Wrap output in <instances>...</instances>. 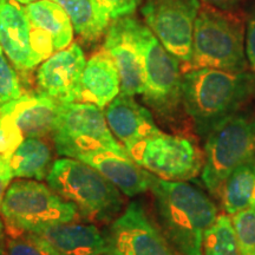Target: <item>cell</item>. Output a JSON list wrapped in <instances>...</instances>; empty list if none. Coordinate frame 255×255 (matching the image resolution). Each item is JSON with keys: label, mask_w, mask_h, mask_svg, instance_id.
<instances>
[{"label": "cell", "mask_w": 255, "mask_h": 255, "mask_svg": "<svg viewBox=\"0 0 255 255\" xmlns=\"http://www.w3.org/2000/svg\"><path fill=\"white\" fill-rule=\"evenodd\" d=\"M128 155L139 167L162 180H193L203 168V154L191 139L183 136L159 132L137 142Z\"/></svg>", "instance_id": "9c48e42d"}, {"label": "cell", "mask_w": 255, "mask_h": 255, "mask_svg": "<svg viewBox=\"0 0 255 255\" xmlns=\"http://www.w3.org/2000/svg\"><path fill=\"white\" fill-rule=\"evenodd\" d=\"M13 177L14 176L11 167H9L8 159L0 154V205H1L6 190L8 189Z\"/></svg>", "instance_id": "4dcf8cb0"}, {"label": "cell", "mask_w": 255, "mask_h": 255, "mask_svg": "<svg viewBox=\"0 0 255 255\" xmlns=\"http://www.w3.org/2000/svg\"><path fill=\"white\" fill-rule=\"evenodd\" d=\"M199 0H145L142 7L146 26L171 55L189 64Z\"/></svg>", "instance_id": "30bf717a"}, {"label": "cell", "mask_w": 255, "mask_h": 255, "mask_svg": "<svg viewBox=\"0 0 255 255\" xmlns=\"http://www.w3.org/2000/svg\"><path fill=\"white\" fill-rule=\"evenodd\" d=\"M150 190L162 231L175 250L182 255H203V235L218 218L215 203L189 183L155 175Z\"/></svg>", "instance_id": "6da1fadb"}, {"label": "cell", "mask_w": 255, "mask_h": 255, "mask_svg": "<svg viewBox=\"0 0 255 255\" xmlns=\"http://www.w3.org/2000/svg\"><path fill=\"white\" fill-rule=\"evenodd\" d=\"M255 159V119L233 114L207 133L202 182L210 194L220 196L235 169Z\"/></svg>", "instance_id": "277c9868"}, {"label": "cell", "mask_w": 255, "mask_h": 255, "mask_svg": "<svg viewBox=\"0 0 255 255\" xmlns=\"http://www.w3.org/2000/svg\"><path fill=\"white\" fill-rule=\"evenodd\" d=\"M14 1H17V2H19V4H21V5H27V4H31V2L39 1V0H14Z\"/></svg>", "instance_id": "836d02e7"}, {"label": "cell", "mask_w": 255, "mask_h": 255, "mask_svg": "<svg viewBox=\"0 0 255 255\" xmlns=\"http://www.w3.org/2000/svg\"><path fill=\"white\" fill-rule=\"evenodd\" d=\"M58 4L71 20L73 30L87 41H96L110 25V18L98 5L97 0H52Z\"/></svg>", "instance_id": "7402d4cb"}, {"label": "cell", "mask_w": 255, "mask_h": 255, "mask_svg": "<svg viewBox=\"0 0 255 255\" xmlns=\"http://www.w3.org/2000/svg\"><path fill=\"white\" fill-rule=\"evenodd\" d=\"M190 69L246 71L245 33L238 19L215 8L199 11L193 32Z\"/></svg>", "instance_id": "5b68a950"}, {"label": "cell", "mask_w": 255, "mask_h": 255, "mask_svg": "<svg viewBox=\"0 0 255 255\" xmlns=\"http://www.w3.org/2000/svg\"><path fill=\"white\" fill-rule=\"evenodd\" d=\"M33 31L52 41L55 52L66 49L72 43L73 26L69 15L52 0H39L24 5Z\"/></svg>", "instance_id": "ffe728a7"}, {"label": "cell", "mask_w": 255, "mask_h": 255, "mask_svg": "<svg viewBox=\"0 0 255 255\" xmlns=\"http://www.w3.org/2000/svg\"><path fill=\"white\" fill-rule=\"evenodd\" d=\"M98 5L110 20L130 15L135 11L139 0H97Z\"/></svg>", "instance_id": "f1b7e54d"}, {"label": "cell", "mask_w": 255, "mask_h": 255, "mask_svg": "<svg viewBox=\"0 0 255 255\" xmlns=\"http://www.w3.org/2000/svg\"><path fill=\"white\" fill-rule=\"evenodd\" d=\"M104 114L111 132L126 151L135 143L161 132L150 111L133 96L120 94L108 105Z\"/></svg>", "instance_id": "9a60e30c"}, {"label": "cell", "mask_w": 255, "mask_h": 255, "mask_svg": "<svg viewBox=\"0 0 255 255\" xmlns=\"http://www.w3.org/2000/svg\"><path fill=\"white\" fill-rule=\"evenodd\" d=\"M207 4L212 5L213 7L222 9H231L238 4L239 0H205Z\"/></svg>", "instance_id": "1f68e13d"}, {"label": "cell", "mask_w": 255, "mask_h": 255, "mask_svg": "<svg viewBox=\"0 0 255 255\" xmlns=\"http://www.w3.org/2000/svg\"><path fill=\"white\" fill-rule=\"evenodd\" d=\"M240 255H255V208L231 215Z\"/></svg>", "instance_id": "d4e9b609"}, {"label": "cell", "mask_w": 255, "mask_h": 255, "mask_svg": "<svg viewBox=\"0 0 255 255\" xmlns=\"http://www.w3.org/2000/svg\"><path fill=\"white\" fill-rule=\"evenodd\" d=\"M5 255H59L41 240L37 235L32 233H23V234L11 235L6 240Z\"/></svg>", "instance_id": "484cf974"}, {"label": "cell", "mask_w": 255, "mask_h": 255, "mask_svg": "<svg viewBox=\"0 0 255 255\" xmlns=\"http://www.w3.org/2000/svg\"><path fill=\"white\" fill-rule=\"evenodd\" d=\"M144 64L145 103L163 117H173L182 104V75L176 57L162 45L150 28L132 19Z\"/></svg>", "instance_id": "ba28073f"}, {"label": "cell", "mask_w": 255, "mask_h": 255, "mask_svg": "<svg viewBox=\"0 0 255 255\" xmlns=\"http://www.w3.org/2000/svg\"><path fill=\"white\" fill-rule=\"evenodd\" d=\"M23 141V133L13 121L0 113V154L7 158Z\"/></svg>", "instance_id": "83f0119b"}, {"label": "cell", "mask_w": 255, "mask_h": 255, "mask_svg": "<svg viewBox=\"0 0 255 255\" xmlns=\"http://www.w3.org/2000/svg\"><path fill=\"white\" fill-rule=\"evenodd\" d=\"M203 255H240V250L233 227L232 218L228 214L218 218L203 235Z\"/></svg>", "instance_id": "cb8c5ba5"}, {"label": "cell", "mask_w": 255, "mask_h": 255, "mask_svg": "<svg viewBox=\"0 0 255 255\" xmlns=\"http://www.w3.org/2000/svg\"><path fill=\"white\" fill-rule=\"evenodd\" d=\"M14 177L26 180H46L52 167V151L43 138H24L7 157Z\"/></svg>", "instance_id": "44dd1931"}, {"label": "cell", "mask_w": 255, "mask_h": 255, "mask_svg": "<svg viewBox=\"0 0 255 255\" xmlns=\"http://www.w3.org/2000/svg\"><path fill=\"white\" fill-rule=\"evenodd\" d=\"M77 159L100 171L126 196L133 197L150 189L152 174L135 163L129 155L98 150L79 155Z\"/></svg>", "instance_id": "e0dca14e"}, {"label": "cell", "mask_w": 255, "mask_h": 255, "mask_svg": "<svg viewBox=\"0 0 255 255\" xmlns=\"http://www.w3.org/2000/svg\"><path fill=\"white\" fill-rule=\"evenodd\" d=\"M23 95L18 73L0 47V107Z\"/></svg>", "instance_id": "4316f807"}, {"label": "cell", "mask_w": 255, "mask_h": 255, "mask_svg": "<svg viewBox=\"0 0 255 255\" xmlns=\"http://www.w3.org/2000/svg\"><path fill=\"white\" fill-rule=\"evenodd\" d=\"M254 84L246 71L191 69L182 76V105L197 132L207 136L221 121L237 113Z\"/></svg>", "instance_id": "7a4b0ae2"}, {"label": "cell", "mask_w": 255, "mask_h": 255, "mask_svg": "<svg viewBox=\"0 0 255 255\" xmlns=\"http://www.w3.org/2000/svg\"><path fill=\"white\" fill-rule=\"evenodd\" d=\"M46 181L51 189L73 203L79 214L89 221H111L123 208L124 199L119 188L77 158L56 159Z\"/></svg>", "instance_id": "3957f363"}, {"label": "cell", "mask_w": 255, "mask_h": 255, "mask_svg": "<svg viewBox=\"0 0 255 255\" xmlns=\"http://www.w3.org/2000/svg\"><path fill=\"white\" fill-rule=\"evenodd\" d=\"M129 15L115 20L105 34L104 49L114 59L121 78V94L136 96L144 91V64Z\"/></svg>", "instance_id": "4fadbf2b"}, {"label": "cell", "mask_w": 255, "mask_h": 255, "mask_svg": "<svg viewBox=\"0 0 255 255\" xmlns=\"http://www.w3.org/2000/svg\"><path fill=\"white\" fill-rule=\"evenodd\" d=\"M220 197L228 215L255 208V159L233 171L223 184Z\"/></svg>", "instance_id": "603a6c76"}, {"label": "cell", "mask_w": 255, "mask_h": 255, "mask_svg": "<svg viewBox=\"0 0 255 255\" xmlns=\"http://www.w3.org/2000/svg\"><path fill=\"white\" fill-rule=\"evenodd\" d=\"M59 255H105L107 239L94 223L59 222L31 232Z\"/></svg>", "instance_id": "2e32d148"}, {"label": "cell", "mask_w": 255, "mask_h": 255, "mask_svg": "<svg viewBox=\"0 0 255 255\" xmlns=\"http://www.w3.org/2000/svg\"><path fill=\"white\" fill-rule=\"evenodd\" d=\"M121 94V78L114 59L104 49L85 64L81 79V102L107 108Z\"/></svg>", "instance_id": "d6986e66"}, {"label": "cell", "mask_w": 255, "mask_h": 255, "mask_svg": "<svg viewBox=\"0 0 255 255\" xmlns=\"http://www.w3.org/2000/svg\"><path fill=\"white\" fill-rule=\"evenodd\" d=\"M105 234V255H178L143 207L131 202Z\"/></svg>", "instance_id": "8fae6325"}, {"label": "cell", "mask_w": 255, "mask_h": 255, "mask_svg": "<svg viewBox=\"0 0 255 255\" xmlns=\"http://www.w3.org/2000/svg\"><path fill=\"white\" fill-rule=\"evenodd\" d=\"M247 65L251 69V75L255 82V8L251 11L247 18L246 40H245Z\"/></svg>", "instance_id": "f546056e"}, {"label": "cell", "mask_w": 255, "mask_h": 255, "mask_svg": "<svg viewBox=\"0 0 255 255\" xmlns=\"http://www.w3.org/2000/svg\"><path fill=\"white\" fill-rule=\"evenodd\" d=\"M51 136L58 155L65 157L77 158L98 150L128 155L111 132L103 109L85 102L59 103Z\"/></svg>", "instance_id": "52a82bcc"}, {"label": "cell", "mask_w": 255, "mask_h": 255, "mask_svg": "<svg viewBox=\"0 0 255 255\" xmlns=\"http://www.w3.org/2000/svg\"><path fill=\"white\" fill-rule=\"evenodd\" d=\"M84 52L77 43L57 51L41 63L37 71V85L40 94L58 102L81 101V79L84 70Z\"/></svg>", "instance_id": "7c38bea8"}, {"label": "cell", "mask_w": 255, "mask_h": 255, "mask_svg": "<svg viewBox=\"0 0 255 255\" xmlns=\"http://www.w3.org/2000/svg\"><path fill=\"white\" fill-rule=\"evenodd\" d=\"M5 250H6V233H5V227L4 222L0 219V255H5Z\"/></svg>", "instance_id": "d6a6232c"}, {"label": "cell", "mask_w": 255, "mask_h": 255, "mask_svg": "<svg viewBox=\"0 0 255 255\" xmlns=\"http://www.w3.org/2000/svg\"><path fill=\"white\" fill-rule=\"evenodd\" d=\"M0 213L9 235L72 221L79 214L73 203L36 180H18L9 184L0 205Z\"/></svg>", "instance_id": "8992f818"}, {"label": "cell", "mask_w": 255, "mask_h": 255, "mask_svg": "<svg viewBox=\"0 0 255 255\" xmlns=\"http://www.w3.org/2000/svg\"><path fill=\"white\" fill-rule=\"evenodd\" d=\"M0 47L20 72H30L41 63L32 46L31 24L24 5L14 0H0Z\"/></svg>", "instance_id": "5bb4252c"}, {"label": "cell", "mask_w": 255, "mask_h": 255, "mask_svg": "<svg viewBox=\"0 0 255 255\" xmlns=\"http://www.w3.org/2000/svg\"><path fill=\"white\" fill-rule=\"evenodd\" d=\"M59 103L44 94L21 95L0 107L19 128L24 138H44L52 133Z\"/></svg>", "instance_id": "ac0fdd59"}]
</instances>
